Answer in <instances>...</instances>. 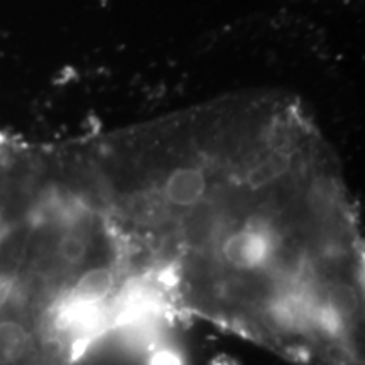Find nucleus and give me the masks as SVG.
<instances>
[{"mask_svg": "<svg viewBox=\"0 0 365 365\" xmlns=\"http://www.w3.org/2000/svg\"><path fill=\"white\" fill-rule=\"evenodd\" d=\"M148 365H185V359L176 346L163 340L149 350Z\"/></svg>", "mask_w": 365, "mask_h": 365, "instance_id": "obj_2", "label": "nucleus"}, {"mask_svg": "<svg viewBox=\"0 0 365 365\" xmlns=\"http://www.w3.org/2000/svg\"><path fill=\"white\" fill-rule=\"evenodd\" d=\"M102 261L66 203L0 164V365H75L88 352L76 286Z\"/></svg>", "mask_w": 365, "mask_h": 365, "instance_id": "obj_1", "label": "nucleus"}]
</instances>
